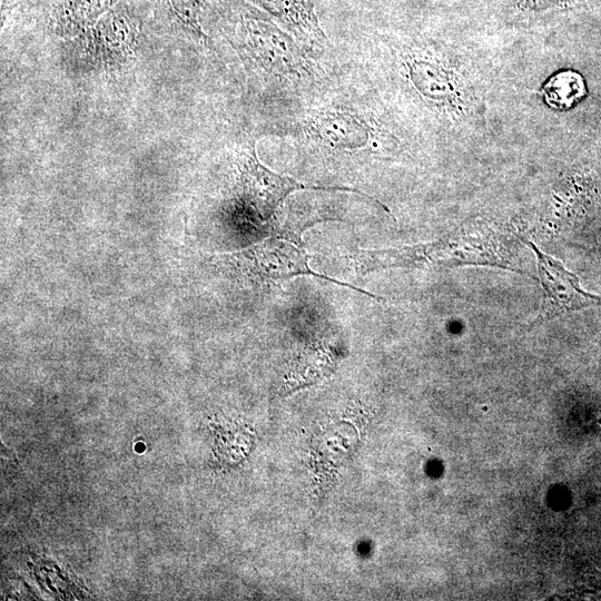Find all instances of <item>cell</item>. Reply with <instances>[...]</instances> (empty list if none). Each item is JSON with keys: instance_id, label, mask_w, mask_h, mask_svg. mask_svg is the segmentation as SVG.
<instances>
[{"instance_id": "cell-1", "label": "cell", "mask_w": 601, "mask_h": 601, "mask_svg": "<svg viewBox=\"0 0 601 601\" xmlns=\"http://www.w3.org/2000/svg\"><path fill=\"white\" fill-rule=\"evenodd\" d=\"M308 258L305 250L296 244L282 238H270L252 248L223 255L220 264L229 274L253 283H269L296 275H312L375 297L358 287L315 273L309 267Z\"/></svg>"}, {"instance_id": "cell-2", "label": "cell", "mask_w": 601, "mask_h": 601, "mask_svg": "<svg viewBox=\"0 0 601 601\" xmlns=\"http://www.w3.org/2000/svg\"><path fill=\"white\" fill-rule=\"evenodd\" d=\"M536 255V266L543 288V302L538 321L601 304V297L580 287L579 278L561 262L545 254L529 240H523Z\"/></svg>"}, {"instance_id": "cell-3", "label": "cell", "mask_w": 601, "mask_h": 601, "mask_svg": "<svg viewBox=\"0 0 601 601\" xmlns=\"http://www.w3.org/2000/svg\"><path fill=\"white\" fill-rule=\"evenodd\" d=\"M243 33L249 55L266 71L297 77L308 71L297 45L275 24L247 18L243 21Z\"/></svg>"}, {"instance_id": "cell-4", "label": "cell", "mask_w": 601, "mask_h": 601, "mask_svg": "<svg viewBox=\"0 0 601 601\" xmlns=\"http://www.w3.org/2000/svg\"><path fill=\"white\" fill-rule=\"evenodd\" d=\"M240 173L244 197L255 210V214L262 219L269 218L285 197L293 190L322 189L355 191L346 187L307 185L290 177L278 175L259 162L254 146L244 155Z\"/></svg>"}, {"instance_id": "cell-5", "label": "cell", "mask_w": 601, "mask_h": 601, "mask_svg": "<svg viewBox=\"0 0 601 601\" xmlns=\"http://www.w3.org/2000/svg\"><path fill=\"white\" fill-rule=\"evenodd\" d=\"M307 130L311 137L337 149L361 148L370 138V128L361 117L341 110L317 112L309 119Z\"/></svg>"}, {"instance_id": "cell-6", "label": "cell", "mask_w": 601, "mask_h": 601, "mask_svg": "<svg viewBox=\"0 0 601 601\" xmlns=\"http://www.w3.org/2000/svg\"><path fill=\"white\" fill-rule=\"evenodd\" d=\"M268 11L298 35L323 41L325 35L311 0H250Z\"/></svg>"}, {"instance_id": "cell-7", "label": "cell", "mask_w": 601, "mask_h": 601, "mask_svg": "<svg viewBox=\"0 0 601 601\" xmlns=\"http://www.w3.org/2000/svg\"><path fill=\"white\" fill-rule=\"evenodd\" d=\"M119 0H66L57 16L58 28L66 33L86 32Z\"/></svg>"}, {"instance_id": "cell-8", "label": "cell", "mask_w": 601, "mask_h": 601, "mask_svg": "<svg viewBox=\"0 0 601 601\" xmlns=\"http://www.w3.org/2000/svg\"><path fill=\"white\" fill-rule=\"evenodd\" d=\"M584 92L582 78L573 71H563L555 75L542 90L545 101L551 107L560 109L571 107Z\"/></svg>"}, {"instance_id": "cell-9", "label": "cell", "mask_w": 601, "mask_h": 601, "mask_svg": "<svg viewBox=\"0 0 601 601\" xmlns=\"http://www.w3.org/2000/svg\"><path fill=\"white\" fill-rule=\"evenodd\" d=\"M173 20L195 36L206 39L200 24L199 13L205 0H161Z\"/></svg>"}]
</instances>
